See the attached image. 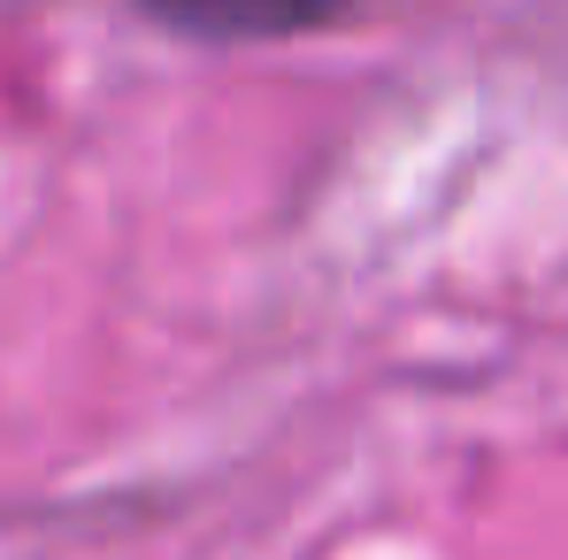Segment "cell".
I'll list each match as a JSON object with an SVG mask.
<instances>
[{"label": "cell", "instance_id": "obj_1", "mask_svg": "<svg viewBox=\"0 0 568 560\" xmlns=\"http://www.w3.org/2000/svg\"><path fill=\"white\" fill-rule=\"evenodd\" d=\"M154 23L185 31V39H284L307 23H331L346 0H139Z\"/></svg>", "mask_w": 568, "mask_h": 560}]
</instances>
